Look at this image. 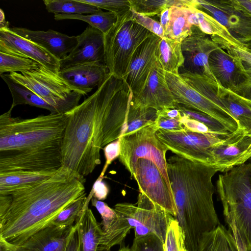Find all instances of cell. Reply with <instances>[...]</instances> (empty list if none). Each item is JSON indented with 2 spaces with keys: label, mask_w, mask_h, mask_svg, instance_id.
I'll return each mask as SVG.
<instances>
[{
  "label": "cell",
  "mask_w": 251,
  "mask_h": 251,
  "mask_svg": "<svg viewBox=\"0 0 251 251\" xmlns=\"http://www.w3.org/2000/svg\"><path fill=\"white\" fill-rule=\"evenodd\" d=\"M12 109L0 116V173L58 171L65 113L23 119L12 116Z\"/></svg>",
  "instance_id": "cell-2"
},
{
  "label": "cell",
  "mask_w": 251,
  "mask_h": 251,
  "mask_svg": "<svg viewBox=\"0 0 251 251\" xmlns=\"http://www.w3.org/2000/svg\"><path fill=\"white\" fill-rule=\"evenodd\" d=\"M157 117L156 110L152 108H135L130 101L126 118V129L123 135L154 124Z\"/></svg>",
  "instance_id": "cell-33"
},
{
  "label": "cell",
  "mask_w": 251,
  "mask_h": 251,
  "mask_svg": "<svg viewBox=\"0 0 251 251\" xmlns=\"http://www.w3.org/2000/svg\"><path fill=\"white\" fill-rule=\"evenodd\" d=\"M56 172L17 171L0 173V195L10 193L44 181Z\"/></svg>",
  "instance_id": "cell-22"
},
{
  "label": "cell",
  "mask_w": 251,
  "mask_h": 251,
  "mask_svg": "<svg viewBox=\"0 0 251 251\" xmlns=\"http://www.w3.org/2000/svg\"><path fill=\"white\" fill-rule=\"evenodd\" d=\"M157 114L163 117L177 119L180 120L182 117L180 111L177 108H166L158 110L157 111Z\"/></svg>",
  "instance_id": "cell-47"
},
{
  "label": "cell",
  "mask_w": 251,
  "mask_h": 251,
  "mask_svg": "<svg viewBox=\"0 0 251 251\" xmlns=\"http://www.w3.org/2000/svg\"><path fill=\"white\" fill-rule=\"evenodd\" d=\"M64 251H79L76 223L68 239Z\"/></svg>",
  "instance_id": "cell-46"
},
{
  "label": "cell",
  "mask_w": 251,
  "mask_h": 251,
  "mask_svg": "<svg viewBox=\"0 0 251 251\" xmlns=\"http://www.w3.org/2000/svg\"><path fill=\"white\" fill-rule=\"evenodd\" d=\"M216 191L225 222L235 227L248 251H251V162L219 175Z\"/></svg>",
  "instance_id": "cell-5"
},
{
  "label": "cell",
  "mask_w": 251,
  "mask_h": 251,
  "mask_svg": "<svg viewBox=\"0 0 251 251\" xmlns=\"http://www.w3.org/2000/svg\"><path fill=\"white\" fill-rule=\"evenodd\" d=\"M165 71L156 59L149 78L141 92L132 98L135 108H152L157 111L176 108V104L165 77Z\"/></svg>",
  "instance_id": "cell-13"
},
{
  "label": "cell",
  "mask_w": 251,
  "mask_h": 251,
  "mask_svg": "<svg viewBox=\"0 0 251 251\" xmlns=\"http://www.w3.org/2000/svg\"><path fill=\"white\" fill-rule=\"evenodd\" d=\"M103 150L104 151L105 158V163L99 176L103 178L107 168L112 162L119 157L120 153V141L117 139L105 146Z\"/></svg>",
  "instance_id": "cell-42"
},
{
  "label": "cell",
  "mask_w": 251,
  "mask_h": 251,
  "mask_svg": "<svg viewBox=\"0 0 251 251\" xmlns=\"http://www.w3.org/2000/svg\"><path fill=\"white\" fill-rule=\"evenodd\" d=\"M131 177L137 181L139 192L176 217L177 210L171 187L152 161L138 159L133 167Z\"/></svg>",
  "instance_id": "cell-12"
},
{
  "label": "cell",
  "mask_w": 251,
  "mask_h": 251,
  "mask_svg": "<svg viewBox=\"0 0 251 251\" xmlns=\"http://www.w3.org/2000/svg\"><path fill=\"white\" fill-rule=\"evenodd\" d=\"M91 202L92 205L96 207L101 216L102 221L100 224L102 225V231L105 232L117 219L118 215L114 209L111 208L102 201L93 197Z\"/></svg>",
  "instance_id": "cell-40"
},
{
  "label": "cell",
  "mask_w": 251,
  "mask_h": 251,
  "mask_svg": "<svg viewBox=\"0 0 251 251\" xmlns=\"http://www.w3.org/2000/svg\"><path fill=\"white\" fill-rule=\"evenodd\" d=\"M55 20H78L86 22L89 25L104 34L115 25L117 20V15L110 11L101 9L96 13L90 14H54Z\"/></svg>",
  "instance_id": "cell-28"
},
{
  "label": "cell",
  "mask_w": 251,
  "mask_h": 251,
  "mask_svg": "<svg viewBox=\"0 0 251 251\" xmlns=\"http://www.w3.org/2000/svg\"><path fill=\"white\" fill-rule=\"evenodd\" d=\"M181 48L184 63L179 72L187 71L213 78L209 66V57L213 51V46L198 27L192 25V33L182 41Z\"/></svg>",
  "instance_id": "cell-17"
},
{
  "label": "cell",
  "mask_w": 251,
  "mask_h": 251,
  "mask_svg": "<svg viewBox=\"0 0 251 251\" xmlns=\"http://www.w3.org/2000/svg\"><path fill=\"white\" fill-rule=\"evenodd\" d=\"M102 179V177L99 176L94 182L90 192L93 198L101 201L106 199L109 193L108 187Z\"/></svg>",
  "instance_id": "cell-45"
},
{
  "label": "cell",
  "mask_w": 251,
  "mask_h": 251,
  "mask_svg": "<svg viewBox=\"0 0 251 251\" xmlns=\"http://www.w3.org/2000/svg\"><path fill=\"white\" fill-rule=\"evenodd\" d=\"M251 158V146L246 154V162L248 160H249Z\"/></svg>",
  "instance_id": "cell-54"
},
{
  "label": "cell",
  "mask_w": 251,
  "mask_h": 251,
  "mask_svg": "<svg viewBox=\"0 0 251 251\" xmlns=\"http://www.w3.org/2000/svg\"><path fill=\"white\" fill-rule=\"evenodd\" d=\"M239 2L243 7L251 12V1L242 0Z\"/></svg>",
  "instance_id": "cell-53"
},
{
  "label": "cell",
  "mask_w": 251,
  "mask_h": 251,
  "mask_svg": "<svg viewBox=\"0 0 251 251\" xmlns=\"http://www.w3.org/2000/svg\"><path fill=\"white\" fill-rule=\"evenodd\" d=\"M241 58L251 65V54L250 53L247 51H244L241 55Z\"/></svg>",
  "instance_id": "cell-52"
},
{
  "label": "cell",
  "mask_w": 251,
  "mask_h": 251,
  "mask_svg": "<svg viewBox=\"0 0 251 251\" xmlns=\"http://www.w3.org/2000/svg\"><path fill=\"white\" fill-rule=\"evenodd\" d=\"M85 177L61 168L49 179L15 190L9 207L0 221V236L19 246L50 226L57 215L86 194Z\"/></svg>",
  "instance_id": "cell-3"
},
{
  "label": "cell",
  "mask_w": 251,
  "mask_h": 251,
  "mask_svg": "<svg viewBox=\"0 0 251 251\" xmlns=\"http://www.w3.org/2000/svg\"><path fill=\"white\" fill-rule=\"evenodd\" d=\"M117 251H130V248H128V247L124 246V247L121 248Z\"/></svg>",
  "instance_id": "cell-55"
},
{
  "label": "cell",
  "mask_w": 251,
  "mask_h": 251,
  "mask_svg": "<svg viewBox=\"0 0 251 251\" xmlns=\"http://www.w3.org/2000/svg\"><path fill=\"white\" fill-rule=\"evenodd\" d=\"M43 2L47 10L54 14H90L100 10L79 0H45Z\"/></svg>",
  "instance_id": "cell-31"
},
{
  "label": "cell",
  "mask_w": 251,
  "mask_h": 251,
  "mask_svg": "<svg viewBox=\"0 0 251 251\" xmlns=\"http://www.w3.org/2000/svg\"><path fill=\"white\" fill-rule=\"evenodd\" d=\"M39 63L28 58L0 51V75L22 73L36 68Z\"/></svg>",
  "instance_id": "cell-34"
},
{
  "label": "cell",
  "mask_w": 251,
  "mask_h": 251,
  "mask_svg": "<svg viewBox=\"0 0 251 251\" xmlns=\"http://www.w3.org/2000/svg\"><path fill=\"white\" fill-rule=\"evenodd\" d=\"M160 38L152 34L137 49L127 70L123 76L132 93L136 97L142 90L157 59L156 50Z\"/></svg>",
  "instance_id": "cell-14"
},
{
  "label": "cell",
  "mask_w": 251,
  "mask_h": 251,
  "mask_svg": "<svg viewBox=\"0 0 251 251\" xmlns=\"http://www.w3.org/2000/svg\"><path fill=\"white\" fill-rule=\"evenodd\" d=\"M131 10L132 18L137 23L160 38L165 37L164 30L159 22Z\"/></svg>",
  "instance_id": "cell-41"
},
{
  "label": "cell",
  "mask_w": 251,
  "mask_h": 251,
  "mask_svg": "<svg viewBox=\"0 0 251 251\" xmlns=\"http://www.w3.org/2000/svg\"><path fill=\"white\" fill-rule=\"evenodd\" d=\"M156 56L163 70L172 74H179L184 63L181 43L167 37L160 39Z\"/></svg>",
  "instance_id": "cell-24"
},
{
  "label": "cell",
  "mask_w": 251,
  "mask_h": 251,
  "mask_svg": "<svg viewBox=\"0 0 251 251\" xmlns=\"http://www.w3.org/2000/svg\"><path fill=\"white\" fill-rule=\"evenodd\" d=\"M164 249V251H188L184 232L175 218L171 221L168 227Z\"/></svg>",
  "instance_id": "cell-37"
},
{
  "label": "cell",
  "mask_w": 251,
  "mask_h": 251,
  "mask_svg": "<svg viewBox=\"0 0 251 251\" xmlns=\"http://www.w3.org/2000/svg\"><path fill=\"white\" fill-rule=\"evenodd\" d=\"M9 23L6 21L3 11L0 10V28H9Z\"/></svg>",
  "instance_id": "cell-51"
},
{
  "label": "cell",
  "mask_w": 251,
  "mask_h": 251,
  "mask_svg": "<svg viewBox=\"0 0 251 251\" xmlns=\"http://www.w3.org/2000/svg\"><path fill=\"white\" fill-rule=\"evenodd\" d=\"M114 209L127 221L131 228H134L135 238L153 234L163 243L169 224L174 218L163 208L140 192L136 203H118Z\"/></svg>",
  "instance_id": "cell-9"
},
{
  "label": "cell",
  "mask_w": 251,
  "mask_h": 251,
  "mask_svg": "<svg viewBox=\"0 0 251 251\" xmlns=\"http://www.w3.org/2000/svg\"><path fill=\"white\" fill-rule=\"evenodd\" d=\"M228 135L199 133L185 128L175 131L160 129L156 131L157 137L168 150L180 157L210 165L212 163V147Z\"/></svg>",
  "instance_id": "cell-10"
},
{
  "label": "cell",
  "mask_w": 251,
  "mask_h": 251,
  "mask_svg": "<svg viewBox=\"0 0 251 251\" xmlns=\"http://www.w3.org/2000/svg\"><path fill=\"white\" fill-rule=\"evenodd\" d=\"M158 130L154 123L121 137L119 159L130 173L131 176L133 167L138 159L152 161L171 187L166 158L168 149L157 137L156 131Z\"/></svg>",
  "instance_id": "cell-8"
},
{
  "label": "cell",
  "mask_w": 251,
  "mask_h": 251,
  "mask_svg": "<svg viewBox=\"0 0 251 251\" xmlns=\"http://www.w3.org/2000/svg\"><path fill=\"white\" fill-rule=\"evenodd\" d=\"M0 51L32 59L56 73L60 60L37 44L18 35L10 28H0Z\"/></svg>",
  "instance_id": "cell-16"
},
{
  "label": "cell",
  "mask_w": 251,
  "mask_h": 251,
  "mask_svg": "<svg viewBox=\"0 0 251 251\" xmlns=\"http://www.w3.org/2000/svg\"><path fill=\"white\" fill-rule=\"evenodd\" d=\"M10 29L18 35L42 47L59 60L66 57L77 44V36H70L52 29L45 31L24 27Z\"/></svg>",
  "instance_id": "cell-20"
},
{
  "label": "cell",
  "mask_w": 251,
  "mask_h": 251,
  "mask_svg": "<svg viewBox=\"0 0 251 251\" xmlns=\"http://www.w3.org/2000/svg\"><path fill=\"white\" fill-rule=\"evenodd\" d=\"M58 74L71 87L84 96L95 86L100 85L109 72L105 65L91 63L61 69Z\"/></svg>",
  "instance_id": "cell-19"
},
{
  "label": "cell",
  "mask_w": 251,
  "mask_h": 251,
  "mask_svg": "<svg viewBox=\"0 0 251 251\" xmlns=\"http://www.w3.org/2000/svg\"><path fill=\"white\" fill-rule=\"evenodd\" d=\"M160 23L165 33L166 31L168 24L169 20V8L164 9L160 13Z\"/></svg>",
  "instance_id": "cell-50"
},
{
  "label": "cell",
  "mask_w": 251,
  "mask_h": 251,
  "mask_svg": "<svg viewBox=\"0 0 251 251\" xmlns=\"http://www.w3.org/2000/svg\"><path fill=\"white\" fill-rule=\"evenodd\" d=\"M92 198L93 195L90 192L88 196L86 194L77 199L57 215L51 225L60 227L73 226L79 219Z\"/></svg>",
  "instance_id": "cell-30"
},
{
  "label": "cell",
  "mask_w": 251,
  "mask_h": 251,
  "mask_svg": "<svg viewBox=\"0 0 251 251\" xmlns=\"http://www.w3.org/2000/svg\"><path fill=\"white\" fill-rule=\"evenodd\" d=\"M209 66L213 74L225 81H229L235 72V65L224 52H212L209 57Z\"/></svg>",
  "instance_id": "cell-35"
},
{
  "label": "cell",
  "mask_w": 251,
  "mask_h": 251,
  "mask_svg": "<svg viewBox=\"0 0 251 251\" xmlns=\"http://www.w3.org/2000/svg\"><path fill=\"white\" fill-rule=\"evenodd\" d=\"M181 113L182 117L180 121L185 129L199 133H212L204 124L189 118L182 112Z\"/></svg>",
  "instance_id": "cell-44"
},
{
  "label": "cell",
  "mask_w": 251,
  "mask_h": 251,
  "mask_svg": "<svg viewBox=\"0 0 251 251\" xmlns=\"http://www.w3.org/2000/svg\"><path fill=\"white\" fill-rule=\"evenodd\" d=\"M8 86L13 99L11 107L18 105L28 104L30 106L45 109L50 113H57L55 109L42 99L35 93L25 86L12 79L8 74L0 75Z\"/></svg>",
  "instance_id": "cell-26"
},
{
  "label": "cell",
  "mask_w": 251,
  "mask_h": 251,
  "mask_svg": "<svg viewBox=\"0 0 251 251\" xmlns=\"http://www.w3.org/2000/svg\"><path fill=\"white\" fill-rule=\"evenodd\" d=\"M77 38L76 46L60 60L61 69L85 63L105 65L103 33L89 25Z\"/></svg>",
  "instance_id": "cell-18"
},
{
  "label": "cell",
  "mask_w": 251,
  "mask_h": 251,
  "mask_svg": "<svg viewBox=\"0 0 251 251\" xmlns=\"http://www.w3.org/2000/svg\"><path fill=\"white\" fill-rule=\"evenodd\" d=\"M132 92L110 74L96 92L65 113L61 168L82 177L101 163L100 151L125 133Z\"/></svg>",
  "instance_id": "cell-1"
},
{
  "label": "cell",
  "mask_w": 251,
  "mask_h": 251,
  "mask_svg": "<svg viewBox=\"0 0 251 251\" xmlns=\"http://www.w3.org/2000/svg\"><path fill=\"white\" fill-rule=\"evenodd\" d=\"M176 108L189 118L204 124L212 133L222 135H228L230 133L220 122L203 112L177 103Z\"/></svg>",
  "instance_id": "cell-36"
},
{
  "label": "cell",
  "mask_w": 251,
  "mask_h": 251,
  "mask_svg": "<svg viewBox=\"0 0 251 251\" xmlns=\"http://www.w3.org/2000/svg\"><path fill=\"white\" fill-rule=\"evenodd\" d=\"M251 146V137L239 126L211 149L212 165L218 172H226L246 162V156Z\"/></svg>",
  "instance_id": "cell-15"
},
{
  "label": "cell",
  "mask_w": 251,
  "mask_h": 251,
  "mask_svg": "<svg viewBox=\"0 0 251 251\" xmlns=\"http://www.w3.org/2000/svg\"><path fill=\"white\" fill-rule=\"evenodd\" d=\"M17 247L0 236V251H18Z\"/></svg>",
  "instance_id": "cell-49"
},
{
  "label": "cell",
  "mask_w": 251,
  "mask_h": 251,
  "mask_svg": "<svg viewBox=\"0 0 251 251\" xmlns=\"http://www.w3.org/2000/svg\"><path fill=\"white\" fill-rule=\"evenodd\" d=\"M168 175L176 207L175 219L183 230L188 251H198L202 235L220 222L213 202L212 179L218 170L177 155L167 160Z\"/></svg>",
  "instance_id": "cell-4"
},
{
  "label": "cell",
  "mask_w": 251,
  "mask_h": 251,
  "mask_svg": "<svg viewBox=\"0 0 251 251\" xmlns=\"http://www.w3.org/2000/svg\"><path fill=\"white\" fill-rule=\"evenodd\" d=\"M165 77L177 104L210 116L230 132L238 128L237 122L227 109L201 94L184 81L179 74L166 72Z\"/></svg>",
  "instance_id": "cell-11"
},
{
  "label": "cell",
  "mask_w": 251,
  "mask_h": 251,
  "mask_svg": "<svg viewBox=\"0 0 251 251\" xmlns=\"http://www.w3.org/2000/svg\"><path fill=\"white\" fill-rule=\"evenodd\" d=\"M169 17L165 37L181 43L192 33V25L188 22L185 7H170Z\"/></svg>",
  "instance_id": "cell-27"
},
{
  "label": "cell",
  "mask_w": 251,
  "mask_h": 251,
  "mask_svg": "<svg viewBox=\"0 0 251 251\" xmlns=\"http://www.w3.org/2000/svg\"><path fill=\"white\" fill-rule=\"evenodd\" d=\"M131 251H164V243L156 235L151 234L135 238L130 248Z\"/></svg>",
  "instance_id": "cell-39"
},
{
  "label": "cell",
  "mask_w": 251,
  "mask_h": 251,
  "mask_svg": "<svg viewBox=\"0 0 251 251\" xmlns=\"http://www.w3.org/2000/svg\"><path fill=\"white\" fill-rule=\"evenodd\" d=\"M74 226V225L69 227L50 225L17 246L18 251H64Z\"/></svg>",
  "instance_id": "cell-21"
},
{
  "label": "cell",
  "mask_w": 251,
  "mask_h": 251,
  "mask_svg": "<svg viewBox=\"0 0 251 251\" xmlns=\"http://www.w3.org/2000/svg\"><path fill=\"white\" fill-rule=\"evenodd\" d=\"M152 33L132 18L131 9L117 16L104 34L105 65L110 74L122 79L138 47Z\"/></svg>",
  "instance_id": "cell-6"
},
{
  "label": "cell",
  "mask_w": 251,
  "mask_h": 251,
  "mask_svg": "<svg viewBox=\"0 0 251 251\" xmlns=\"http://www.w3.org/2000/svg\"><path fill=\"white\" fill-rule=\"evenodd\" d=\"M155 124L158 129L175 131L185 129L180 120L169 118L158 115Z\"/></svg>",
  "instance_id": "cell-43"
},
{
  "label": "cell",
  "mask_w": 251,
  "mask_h": 251,
  "mask_svg": "<svg viewBox=\"0 0 251 251\" xmlns=\"http://www.w3.org/2000/svg\"><path fill=\"white\" fill-rule=\"evenodd\" d=\"M228 226L234 236L239 251H248L242 238L235 227L232 225Z\"/></svg>",
  "instance_id": "cell-48"
},
{
  "label": "cell",
  "mask_w": 251,
  "mask_h": 251,
  "mask_svg": "<svg viewBox=\"0 0 251 251\" xmlns=\"http://www.w3.org/2000/svg\"><path fill=\"white\" fill-rule=\"evenodd\" d=\"M131 9L144 16L151 17L160 15L166 8L172 6L189 7L192 0H128Z\"/></svg>",
  "instance_id": "cell-29"
},
{
  "label": "cell",
  "mask_w": 251,
  "mask_h": 251,
  "mask_svg": "<svg viewBox=\"0 0 251 251\" xmlns=\"http://www.w3.org/2000/svg\"><path fill=\"white\" fill-rule=\"evenodd\" d=\"M198 251H239L231 230L219 224L204 233L200 240Z\"/></svg>",
  "instance_id": "cell-25"
},
{
  "label": "cell",
  "mask_w": 251,
  "mask_h": 251,
  "mask_svg": "<svg viewBox=\"0 0 251 251\" xmlns=\"http://www.w3.org/2000/svg\"><path fill=\"white\" fill-rule=\"evenodd\" d=\"M8 75L15 81L29 88L57 113L65 114L77 106L83 96L71 87L58 73L39 64L35 69Z\"/></svg>",
  "instance_id": "cell-7"
},
{
  "label": "cell",
  "mask_w": 251,
  "mask_h": 251,
  "mask_svg": "<svg viewBox=\"0 0 251 251\" xmlns=\"http://www.w3.org/2000/svg\"><path fill=\"white\" fill-rule=\"evenodd\" d=\"M84 3L95 6L115 13L117 16L131 9L128 0H79Z\"/></svg>",
  "instance_id": "cell-38"
},
{
  "label": "cell",
  "mask_w": 251,
  "mask_h": 251,
  "mask_svg": "<svg viewBox=\"0 0 251 251\" xmlns=\"http://www.w3.org/2000/svg\"><path fill=\"white\" fill-rule=\"evenodd\" d=\"M238 126L243 128L251 137V100L242 98H229L221 100Z\"/></svg>",
  "instance_id": "cell-32"
},
{
  "label": "cell",
  "mask_w": 251,
  "mask_h": 251,
  "mask_svg": "<svg viewBox=\"0 0 251 251\" xmlns=\"http://www.w3.org/2000/svg\"><path fill=\"white\" fill-rule=\"evenodd\" d=\"M76 223L79 251H98L102 233L101 224L88 205Z\"/></svg>",
  "instance_id": "cell-23"
}]
</instances>
